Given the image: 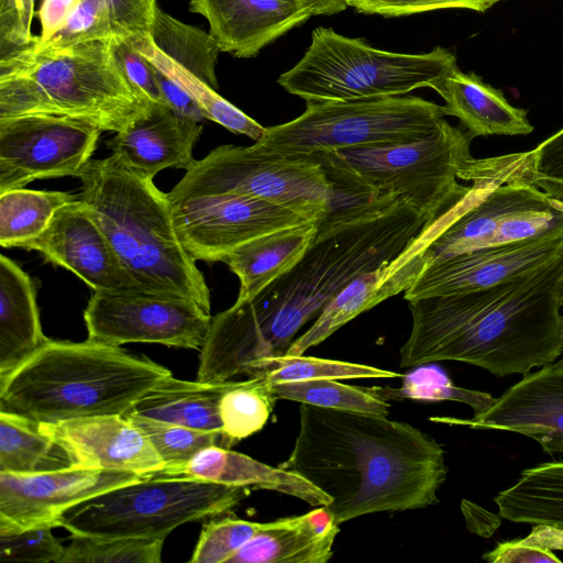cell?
<instances>
[{
  "label": "cell",
  "instance_id": "49",
  "mask_svg": "<svg viewBox=\"0 0 563 563\" xmlns=\"http://www.w3.org/2000/svg\"><path fill=\"white\" fill-rule=\"evenodd\" d=\"M153 67L164 100L176 115L197 123L207 120L198 104L183 88L155 66Z\"/></svg>",
  "mask_w": 563,
  "mask_h": 563
},
{
  "label": "cell",
  "instance_id": "35",
  "mask_svg": "<svg viewBox=\"0 0 563 563\" xmlns=\"http://www.w3.org/2000/svg\"><path fill=\"white\" fill-rule=\"evenodd\" d=\"M150 36L165 54L218 88L216 64L221 51L210 33L183 23L157 5Z\"/></svg>",
  "mask_w": 563,
  "mask_h": 563
},
{
  "label": "cell",
  "instance_id": "5",
  "mask_svg": "<svg viewBox=\"0 0 563 563\" xmlns=\"http://www.w3.org/2000/svg\"><path fill=\"white\" fill-rule=\"evenodd\" d=\"M78 178V198L128 272L148 291L188 298L210 313V289L178 238L168 194L113 155L91 158Z\"/></svg>",
  "mask_w": 563,
  "mask_h": 563
},
{
  "label": "cell",
  "instance_id": "42",
  "mask_svg": "<svg viewBox=\"0 0 563 563\" xmlns=\"http://www.w3.org/2000/svg\"><path fill=\"white\" fill-rule=\"evenodd\" d=\"M262 522L212 517L203 525L190 563H228L255 534Z\"/></svg>",
  "mask_w": 563,
  "mask_h": 563
},
{
  "label": "cell",
  "instance_id": "54",
  "mask_svg": "<svg viewBox=\"0 0 563 563\" xmlns=\"http://www.w3.org/2000/svg\"><path fill=\"white\" fill-rule=\"evenodd\" d=\"M561 302H562V308H563V287H562V294H561Z\"/></svg>",
  "mask_w": 563,
  "mask_h": 563
},
{
  "label": "cell",
  "instance_id": "44",
  "mask_svg": "<svg viewBox=\"0 0 563 563\" xmlns=\"http://www.w3.org/2000/svg\"><path fill=\"white\" fill-rule=\"evenodd\" d=\"M53 527L0 533L1 562L58 563L65 547L52 533Z\"/></svg>",
  "mask_w": 563,
  "mask_h": 563
},
{
  "label": "cell",
  "instance_id": "24",
  "mask_svg": "<svg viewBox=\"0 0 563 563\" xmlns=\"http://www.w3.org/2000/svg\"><path fill=\"white\" fill-rule=\"evenodd\" d=\"M150 476L188 477L228 486L275 490L313 507L330 503L328 496L297 474L220 445L207 446L185 464L162 468Z\"/></svg>",
  "mask_w": 563,
  "mask_h": 563
},
{
  "label": "cell",
  "instance_id": "45",
  "mask_svg": "<svg viewBox=\"0 0 563 563\" xmlns=\"http://www.w3.org/2000/svg\"><path fill=\"white\" fill-rule=\"evenodd\" d=\"M503 0H346L347 7L365 14L404 16L442 9L485 12Z\"/></svg>",
  "mask_w": 563,
  "mask_h": 563
},
{
  "label": "cell",
  "instance_id": "37",
  "mask_svg": "<svg viewBox=\"0 0 563 563\" xmlns=\"http://www.w3.org/2000/svg\"><path fill=\"white\" fill-rule=\"evenodd\" d=\"M277 399H289L322 408L358 411L387 417L390 405L371 388H360L319 378L272 384Z\"/></svg>",
  "mask_w": 563,
  "mask_h": 563
},
{
  "label": "cell",
  "instance_id": "16",
  "mask_svg": "<svg viewBox=\"0 0 563 563\" xmlns=\"http://www.w3.org/2000/svg\"><path fill=\"white\" fill-rule=\"evenodd\" d=\"M143 477L134 472L77 464L32 474L0 472V533L59 527L66 509Z\"/></svg>",
  "mask_w": 563,
  "mask_h": 563
},
{
  "label": "cell",
  "instance_id": "1",
  "mask_svg": "<svg viewBox=\"0 0 563 563\" xmlns=\"http://www.w3.org/2000/svg\"><path fill=\"white\" fill-rule=\"evenodd\" d=\"M434 217L400 194L333 207L292 268L255 298L212 317L198 378L230 380L261 360L286 355L298 331L341 290L400 255Z\"/></svg>",
  "mask_w": 563,
  "mask_h": 563
},
{
  "label": "cell",
  "instance_id": "34",
  "mask_svg": "<svg viewBox=\"0 0 563 563\" xmlns=\"http://www.w3.org/2000/svg\"><path fill=\"white\" fill-rule=\"evenodd\" d=\"M76 198L64 191L24 187L0 192V245L22 247L48 227L59 208Z\"/></svg>",
  "mask_w": 563,
  "mask_h": 563
},
{
  "label": "cell",
  "instance_id": "38",
  "mask_svg": "<svg viewBox=\"0 0 563 563\" xmlns=\"http://www.w3.org/2000/svg\"><path fill=\"white\" fill-rule=\"evenodd\" d=\"M271 384L306 379L399 378L404 375L378 367L312 356H275L258 361L249 371Z\"/></svg>",
  "mask_w": 563,
  "mask_h": 563
},
{
  "label": "cell",
  "instance_id": "2",
  "mask_svg": "<svg viewBox=\"0 0 563 563\" xmlns=\"http://www.w3.org/2000/svg\"><path fill=\"white\" fill-rule=\"evenodd\" d=\"M279 467L329 497L335 523L438 504L448 474L430 434L385 416L299 406V431Z\"/></svg>",
  "mask_w": 563,
  "mask_h": 563
},
{
  "label": "cell",
  "instance_id": "23",
  "mask_svg": "<svg viewBox=\"0 0 563 563\" xmlns=\"http://www.w3.org/2000/svg\"><path fill=\"white\" fill-rule=\"evenodd\" d=\"M201 132V123L155 104L147 118L115 133L106 145L128 169L154 178L168 167L189 169L196 161L192 150Z\"/></svg>",
  "mask_w": 563,
  "mask_h": 563
},
{
  "label": "cell",
  "instance_id": "28",
  "mask_svg": "<svg viewBox=\"0 0 563 563\" xmlns=\"http://www.w3.org/2000/svg\"><path fill=\"white\" fill-rule=\"evenodd\" d=\"M318 222L309 221L266 233L236 247L224 263L240 280L236 301L255 298L301 258L313 240Z\"/></svg>",
  "mask_w": 563,
  "mask_h": 563
},
{
  "label": "cell",
  "instance_id": "47",
  "mask_svg": "<svg viewBox=\"0 0 563 563\" xmlns=\"http://www.w3.org/2000/svg\"><path fill=\"white\" fill-rule=\"evenodd\" d=\"M113 46L114 53L130 81L153 104L167 107L156 80L153 65L133 47L131 40L114 41Z\"/></svg>",
  "mask_w": 563,
  "mask_h": 563
},
{
  "label": "cell",
  "instance_id": "12",
  "mask_svg": "<svg viewBox=\"0 0 563 563\" xmlns=\"http://www.w3.org/2000/svg\"><path fill=\"white\" fill-rule=\"evenodd\" d=\"M170 201L210 195L263 200L319 222L333 208L334 189L312 155L283 156L254 145H220L195 161L167 192Z\"/></svg>",
  "mask_w": 563,
  "mask_h": 563
},
{
  "label": "cell",
  "instance_id": "13",
  "mask_svg": "<svg viewBox=\"0 0 563 563\" xmlns=\"http://www.w3.org/2000/svg\"><path fill=\"white\" fill-rule=\"evenodd\" d=\"M211 319L188 298L151 291H93L84 310L88 339L114 346L155 343L200 351Z\"/></svg>",
  "mask_w": 563,
  "mask_h": 563
},
{
  "label": "cell",
  "instance_id": "11",
  "mask_svg": "<svg viewBox=\"0 0 563 563\" xmlns=\"http://www.w3.org/2000/svg\"><path fill=\"white\" fill-rule=\"evenodd\" d=\"M444 117L443 106L416 96L308 100L299 117L266 128L253 145L266 153L297 156L408 143L435 132Z\"/></svg>",
  "mask_w": 563,
  "mask_h": 563
},
{
  "label": "cell",
  "instance_id": "32",
  "mask_svg": "<svg viewBox=\"0 0 563 563\" xmlns=\"http://www.w3.org/2000/svg\"><path fill=\"white\" fill-rule=\"evenodd\" d=\"M131 42L145 59L167 75L194 99L207 120H211L235 134H243L255 142L264 135L266 128L221 97L217 89L207 81L165 54L150 35L134 37Z\"/></svg>",
  "mask_w": 563,
  "mask_h": 563
},
{
  "label": "cell",
  "instance_id": "19",
  "mask_svg": "<svg viewBox=\"0 0 563 563\" xmlns=\"http://www.w3.org/2000/svg\"><path fill=\"white\" fill-rule=\"evenodd\" d=\"M563 252V233L479 249L426 267L404 291L416 298L485 289L532 271Z\"/></svg>",
  "mask_w": 563,
  "mask_h": 563
},
{
  "label": "cell",
  "instance_id": "18",
  "mask_svg": "<svg viewBox=\"0 0 563 563\" xmlns=\"http://www.w3.org/2000/svg\"><path fill=\"white\" fill-rule=\"evenodd\" d=\"M430 420L471 429L510 431L534 440L545 453H563V356L525 374L478 416Z\"/></svg>",
  "mask_w": 563,
  "mask_h": 563
},
{
  "label": "cell",
  "instance_id": "22",
  "mask_svg": "<svg viewBox=\"0 0 563 563\" xmlns=\"http://www.w3.org/2000/svg\"><path fill=\"white\" fill-rule=\"evenodd\" d=\"M189 10L208 21L221 52L239 58L256 56L313 15L306 0H189Z\"/></svg>",
  "mask_w": 563,
  "mask_h": 563
},
{
  "label": "cell",
  "instance_id": "53",
  "mask_svg": "<svg viewBox=\"0 0 563 563\" xmlns=\"http://www.w3.org/2000/svg\"><path fill=\"white\" fill-rule=\"evenodd\" d=\"M313 12V15H332L347 8L346 0H306Z\"/></svg>",
  "mask_w": 563,
  "mask_h": 563
},
{
  "label": "cell",
  "instance_id": "9",
  "mask_svg": "<svg viewBox=\"0 0 563 563\" xmlns=\"http://www.w3.org/2000/svg\"><path fill=\"white\" fill-rule=\"evenodd\" d=\"M455 65L454 53L441 46L428 53H394L318 26L301 59L277 82L306 101L402 96L430 88Z\"/></svg>",
  "mask_w": 563,
  "mask_h": 563
},
{
  "label": "cell",
  "instance_id": "10",
  "mask_svg": "<svg viewBox=\"0 0 563 563\" xmlns=\"http://www.w3.org/2000/svg\"><path fill=\"white\" fill-rule=\"evenodd\" d=\"M250 490L188 477L147 476L66 509L59 527L71 534L165 540L184 523L229 512Z\"/></svg>",
  "mask_w": 563,
  "mask_h": 563
},
{
  "label": "cell",
  "instance_id": "20",
  "mask_svg": "<svg viewBox=\"0 0 563 563\" xmlns=\"http://www.w3.org/2000/svg\"><path fill=\"white\" fill-rule=\"evenodd\" d=\"M442 228L440 217H434L400 255L352 280L327 305L312 325L292 341L286 355H302L362 312L406 291L423 271V252Z\"/></svg>",
  "mask_w": 563,
  "mask_h": 563
},
{
  "label": "cell",
  "instance_id": "31",
  "mask_svg": "<svg viewBox=\"0 0 563 563\" xmlns=\"http://www.w3.org/2000/svg\"><path fill=\"white\" fill-rule=\"evenodd\" d=\"M494 501L499 517L511 522L563 528V461L523 470Z\"/></svg>",
  "mask_w": 563,
  "mask_h": 563
},
{
  "label": "cell",
  "instance_id": "6",
  "mask_svg": "<svg viewBox=\"0 0 563 563\" xmlns=\"http://www.w3.org/2000/svg\"><path fill=\"white\" fill-rule=\"evenodd\" d=\"M172 372L148 357L87 339L48 340L0 380V410L37 423L125 415Z\"/></svg>",
  "mask_w": 563,
  "mask_h": 563
},
{
  "label": "cell",
  "instance_id": "48",
  "mask_svg": "<svg viewBox=\"0 0 563 563\" xmlns=\"http://www.w3.org/2000/svg\"><path fill=\"white\" fill-rule=\"evenodd\" d=\"M483 559L493 563L562 562L551 550L533 545L523 539L499 543L494 550L485 553Z\"/></svg>",
  "mask_w": 563,
  "mask_h": 563
},
{
  "label": "cell",
  "instance_id": "46",
  "mask_svg": "<svg viewBox=\"0 0 563 563\" xmlns=\"http://www.w3.org/2000/svg\"><path fill=\"white\" fill-rule=\"evenodd\" d=\"M36 0H0V54L29 45Z\"/></svg>",
  "mask_w": 563,
  "mask_h": 563
},
{
  "label": "cell",
  "instance_id": "3",
  "mask_svg": "<svg viewBox=\"0 0 563 563\" xmlns=\"http://www.w3.org/2000/svg\"><path fill=\"white\" fill-rule=\"evenodd\" d=\"M562 287L563 252L485 289L408 300L400 366L457 361L498 377L544 366L563 353Z\"/></svg>",
  "mask_w": 563,
  "mask_h": 563
},
{
  "label": "cell",
  "instance_id": "8",
  "mask_svg": "<svg viewBox=\"0 0 563 563\" xmlns=\"http://www.w3.org/2000/svg\"><path fill=\"white\" fill-rule=\"evenodd\" d=\"M473 139L461 125L444 120L421 140L310 155L321 163L334 194L339 191L352 200L400 194L437 216L467 189L457 178L459 170L472 158Z\"/></svg>",
  "mask_w": 563,
  "mask_h": 563
},
{
  "label": "cell",
  "instance_id": "14",
  "mask_svg": "<svg viewBox=\"0 0 563 563\" xmlns=\"http://www.w3.org/2000/svg\"><path fill=\"white\" fill-rule=\"evenodd\" d=\"M102 131L69 117L38 114L0 120V192L35 179L78 177Z\"/></svg>",
  "mask_w": 563,
  "mask_h": 563
},
{
  "label": "cell",
  "instance_id": "27",
  "mask_svg": "<svg viewBox=\"0 0 563 563\" xmlns=\"http://www.w3.org/2000/svg\"><path fill=\"white\" fill-rule=\"evenodd\" d=\"M48 340L42 330L32 278L11 258L0 255V380Z\"/></svg>",
  "mask_w": 563,
  "mask_h": 563
},
{
  "label": "cell",
  "instance_id": "39",
  "mask_svg": "<svg viewBox=\"0 0 563 563\" xmlns=\"http://www.w3.org/2000/svg\"><path fill=\"white\" fill-rule=\"evenodd\" d=\"M385 400H453L468 405L474 416L485 412L495 401L488 393L455 386L446 374L437 366L420 365L417 369L404 375L399 388L369 387Z\"/></svg>",
  "mask_w": 563,
  "mask_h": 563
},
{
  "label": "cell",
  "instance_id": "29",
  "mask_svg": "<svg viewBox=\"0 0 563 563\" xmlns=\"http://www.w3.org/2000/svg\"><path fill=\"white\" fill-rule=\"evenodd\" d=\"M232 383L190 382L170 374L141 397L130 411L192 429L222 432L220 400Z\"/></svg>",
  "mask_w": 563,
  "mask_h": 563
},
{
  "label": "cell",
  "instance_id": "7",
  "mask_svg": "<svg viewBox=\"0 0 563 563\" xmlns=\"http://www.w3.org/2000/svg\"><path fill=\"white\" fill-rule=\"evenodd\" d=\"M459 178L472 185L446 208L444 228L423 252L424 268L466 252L563 233V200L523 177L515 153L472 157Z\"/></svg>",
  "mask_w": 563,
  "mask_h": 563
},
{
  "label": "cell",
  "instance_id": "40",
  "mask_svg": "<svg viewBox=\"0 0 563 563\" xmlns=\"http://www.w3.org/2000/svg\"><path fill=\"white\" fill-rule=\"evenodd\" d=\"M133 421L150 439L166 467L188 462L198 451L220 445L231 449L233 444L222 432L192 429L170 422L154 420L133 413L124 415Z\"/></svg>",
  "mask_w": 563,
  "mask_h": 563
},
{
  "label": "cell",
  "instance_id": "30",
  "mask_svg": "<svg viewBox=\"0 0 563 563\" xmlns=\"http://www.w3.org/2000/svg\"><path fill=\"white\" fill-rule=\"evenodd\" d=\"M157 5L156 0H81L66 26L45 43L68 45L146 36Z\"/></svg>",
  "mask_w": 563,
  "mask_h": 563
},
{
  "label": "cell",
  "instance_id": "43",
  "mask_svg": "<svg viewBox=\"0 0 563 563\" xmlns=\"http://www.w3.org/2000/svg\"><path fill=\"white\" fill-rule=\"evenodd\" d=\"M515 158L523 177L563 200V129L536 148L515 153Z\"/></svg>",
  "mask_w": 563,
  "mask_h": 563
},
{
  "label": "cell",
  "instance_id": "50",
  "mask_svg": "<svg viewBox=\"0 0 563 563\" xmlns=\"http://www.w3.org/2000/svg\"><path fill=\"white\" fill-rule=\"evenodd\" d=\"M80 2L81 0H43L37 11L41 23L38 40L43 43L48 42L60 32Z\"/></svg>",
  "mask_w": 563,
  "mask_h": 563
},
{
  "label": "cell",
  "instance_id": "41",
  "mask_svg": "<svg viewBox=\"0 0 563 563\" xmlns=\"http://www.w3.org/2000/svg\"><path fill=\"white\" fill-rule=\"evenodd\" d=\"M164 541L71 534L58 563H159Z\"/></svg>",
  "mask_w": 563,
  "mask_h": 563
},
{
  "label": "cell",
  "instance_id": "26",
  "mask_svg": "<svg viewBox=\"0 0 563 563\" xmlns=\"http://www.w3.org/2000/svg\"><path fill=\"white\" fill-rule=\"evenodd\" d=\"M339 526L324 506L262 522L228 563H325L332 556Z\"/></svg>",
  "mask_w": 563,
  "mask_h": 563
},
{
  "label": "cell",
  "instance_id": "25",
  "mask_svg": "<svg viewBox=\"0 0 563 563\" xmlns=\"http://www.w3.org/2000/svg\"><path fill=\"white\" fill-rule=\"evenodd\" d=\"M430 88L444 100L445 115L457 118L473 137L527 135L533 131L527 110L512 106L499 89L457 65Z\"/></svg>",
  "mask_w": 563,
  "mask_h": 563
},
{
  "label": "cell",
  "instance_id": "21",
  "mask_svg": "<svg viewBox=\"0 0 563 563\" xmlns=\"http://www.w3.org/2000/svg\"><path fill=\"white\" fill-rule=\"evenodd\" d=\"M38 427L77 465L134 472L145 477L165 466L147 435L124 415L81 417Z\"/></svg>",
  "mask_w": 563,
  "mask_h": 563
},
{
  "label": "cell",
  "instance_id": "52",
  "mask_svg": "<svg viewBox=\"0 0 563 563\" xmlns=\"http://www.w3.org/2000/svg\"><path fill=\"white\" fill-rule=\"evenodd\" d=\"M523 540L547 550H563V528L534 525L531 533Z\"/></svg>",
  "mask_w": 563,
  "mask_h": 563
},
{
  "label": "cell",
  "instance_id": "4",
  "mask_svg": "<svg viewBox=\"0 0 563 563\" xmlns=\"http://www.w3.org/2000/svg\"><path fill=\"white\" fill-rule=\"evenodd\" d=\"M113 42L55 45L35 35L0 54V120L60 115L118 133L147 118L155 104L130 81Z\"/></svg>",
  "mask_w": 563,
  "mask_h": 563
},
{
  "label": "cell",
  "instance_id": "33",
  "mask_svg": "<svg viewBox=\"0 0 563 563\" xmlns=\"http://www.w3.org/2000/svg\"><path fill=\"white\" fill-rule=\"evenodd\" d=\"M73 465L67 451L45 434L36 421L0 410V472L32 474Z\"/></svg>",
  "mask_w": 563,
  "mask_h": 563
},
{
  "label": "cell",
  "instance_id": "17",
  "mask_svg": "<svg viewBox=\"0 0 563 563\" xmlns=\"http://www.w3.org/2000/svg\"><path fill=\"white\" fill-rule=\"evenodd\" d=\"M22 249L73 272L93 291H148L124 267L78 197L59 208L48 227Z\"/></svg>",
  "mask_w": 563,
  "mask_h": 563
},
{
  "label": "cell",
  "instance_id": "15",
  "mask_svg": "<svg viewBox=\"0 0 563 563\" xmlns=\"http://www.w3.org/2000/svg\"><path fill=\"white\" fill-rule=\"evenodd\" d=\"M170 202L178 238L196 262H224L243 243L311 221L283 207L236 195Z\"/></svg>",
  "mask_w": 563,
  "mask_h": 563
},
{
  "label": "cell",
  "instance_id": "36",
  "mask_svg": "<svg viewBox=\"0 0 563 563\" xmlns=\"http://www.w3.org/2000/svg\"><path fill=\"white\" fill-rule=\"evenodd\" d=\"M277 397L264 377L251 376L233 382L220 400L222 432L235 445L260 430L268 421Z\"/></svg>",
  "mask_w": 563,
  "mask_h": 563
},
{
  "label": "cell",
  "instance_id": "51",
  "mask_svg": "<svg viewBox=\"0 0 563 563\" xmlns=\"http://www.w3.org/2000/svg\"><path fill=\"white\" fill-rule=\"evenodd\" d=\"M462 514L465 518L466 527L470 531L488 538L499 526V515L489 514L482 507L468 500L461 503Z\"/></svg>",
  "mask_w": 563,
  "mask_h": 563
}]
</instances>
